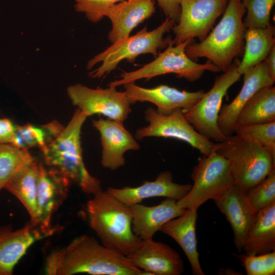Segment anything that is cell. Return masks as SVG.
I'll use <instances>...</instances> for the list:
<instances>
[{
  "label": "cell",
  "mask_w": 275,
  "mask_h": 275,
  "mask_svg": "<svg viewBox=\"0 0 275 275\" xmlns=\"http://www.w3.org/2000/svg\"><path fill=\"white\" fill-rule=\"evenodd\" d=\"M191 185L190 183L174 182L172 173L165 171L161 172L154 181L144 182L141 185L120 188L108 187L106 191L123 203L131 206L152 197H166L179 201L187 194Z\"/></svg>",
  "instance_id": "20"
},
{
  "label": "cell",
  "mask_w": 275,
  "mask_h": 275,
  "mask_svg": "<svg viewBox=\"0 0 275 275\" xmlns=\"http://www.w3.org/2000/svg\"><path fill=\"white\" fill-rule=\"evenodd\" d=\"M243 74V83L239 92L232 102L222 106L219 113L218 127L226 136L234 133L238 116L249 100L258 91L274 82L269 75L265 60Z\"/></svg>",
  "instance_id": "15"
},
{
  "label": "cell",
  "mask_w": 275,
  "mask_h": 275,
  "mask_svg": "<svg viewBox=\"0 0 275 275\" xmlns=\"http://www.w3.org/2000/svg\"><path fill=\"white\" fill-rule=\"evenodd\" d=\"M16 125L8 118L0 119V144L13 142Z\"/></svg>",
  "instance_id": "36"
},
{
  "label": "cell",
  "mask_w": 275,
  "mask_h": 275,
  "mask_svg": "<svg viewBox=\"0 0 275 275\" xmlns=\"http://www.w3.org/2000/svg\"><path fill=\"white\" fill-rule=\"evenodd\" d=\"M246 11L243 21L246 28H265L270 24V15L275 0H242Z\"/></svg>",
  "instance_id": "31"
},
{
  "label": "cell",
  "mask_w": 275,
  "mask_h": 275,
  "mask_svg": "<svg viewBox=\"0 0 275 275\" xmlns=\"http://www.w3.org/2000/svg\"><path fill=\"white\" fill-rule=\"evenodd\" d=\"M197 209H187L181 215L164 224L160 231L173 238L185 254L194 275H204L197 251L196 228Z\"/></svg>",
  "instance_id": "23"
},
{
  "label": "cell",
  "mask_w": 275,
  "mask_h": 275,
  "mask_svg": "<svg viewBox=\"0 0 275 275\" xmlns=\"http://www.w3.org/2000/svg\"><path fill=\"white\" fill-rule=\"evenodd\" d=\"M123 86L131 104L136 102H149L154 104L157 107V111L162 115L170 114L177 108L184 111L190 109L205 93L203 90L196 92L180 91L165 85L145 88L132 82Z\"/></svg>",
  "instance_id": "14"
},
{
  "label": "cell",
  "mask_w": 275,
  "mask_h": 275,
  "mask_svg": "<svg viewBox=\"0 0 275 275\" xmlns=\"http://www.w3.org/2000/svg\"><path fill=\"white\" fill-rule=\"evenodd\" d=\"M191 42L192 40H188L175 45L170 39L166 49L158 54L153 61L136 70L121 73L119 79L110 82L108 86L116 88L141 79L149 80L169 73L175 74L193 82L199 79L205 71H219V69L210 62L199 64L187 56L185 49Z\"/></svg>",
  "instance_id": "7"
},
{
  "label": "cell",
  "mask_w": 275,
  "mask_h": 275,
  "mask_svg": "<svg viewBox=\"0 0 275 275\" xmlns=\"http://www.w3.org/2000/svg\"><path fill=\"white\" fill-rule=\"evenodd\" d=\"M87 118L77 108L67 126L41 150L48 168L94 195L102 189L100 181L89 173L83 160L80 135Z\"/></svg>",
  "instance_id": "3"
},
{
  "label": "cell",
  "mask_w": 275,
  "mask_h": 275,
  "mask_svg": "<svg viewBox=\"0 0 275 275\" xmlns=\"http://www.w3.org/2000/svg\"><path fill=\"white\" fill-rule=\"evenodd\" d=\"M244 39L245 51L237 66V71L241 75L265 60L275 46L274 28L270 24L265 28H246Z\"/></svg>",
  "instance_id": "26"
},
{
  "label": "cell",
  "mask_w": 275,
  "mask_h": 275,
  "mask_svg": "<svg viewBox=\"0 0 275 275\" xmlns=\"http://www.w3.org/2000/svg\"><path fill=\"white\" fill-rule=\"evenodd\" d=\"M71 182L67 178L39 163L37 181V223L49 229L52 217L67 197Z\"/></svg>",
  "instance_id": "17"
},
{
  "label": "cell",
  "mask_w": 275,
  "mask_h": 275,
  "mask_svg": "<svg viewBox=\"0 0 275 275\" xmlns=\"http://www.w3.org/2000/svg\"><path fill=\"white\" fill-rule=\"evenodd\" d=\"M275 121V88L265 87L256 92L241 109L237 125H247Z\"/></svg>",
  "instance_id": "27"
},
{
  "label": "cell",
  "mask_w": 275,
  "mask_h": 275,
  "mask_svg": "<svg viewBox=\"0 0 275 275\" xmlns=\"http://www.w3.org/2000/svg\"><path fill=\"white\" fill-rule=\"evenodd\" d=\"M248 275L275 274V251L256 255H236Z\"/></svg>",
  "instance_id": "33"
},
{
  "label": "cell",
  "mask_w": 275,
  "mask_h": 275,
  "mask_svg": "<svg viewBox=\"0 0 275 275\" xmlns=\"http://www.w3.org/2000/svg\"><path fill=\"white\" fill-rule=\"evenodd\" d=\"M132 263L151 275H180L184 263L180 255L168 245L152 239L142 240L127 256Z\"/></svg>",
  "instance_id": "18"
},
{
  "label": "cell",
  "mask_w": 275,
  "mask_h": 275,
  "mask_svg": "<svg viewBox=\"0 0 275 275\" xmlns=\"http://www.w3.org/2000/svg\"><path fill=\"white\" fill-rule=\"evenodd\" d=\"M35 160L28 150L0 144V191L15 174Z\"/></svg>",
  "instance_id": "29"
},
{
  "label": "cell",
  "mask_w": 275,
  "mask_h": 275,
  "mask_svg": "<svg viewBox=\"0 0 275 275\" xmlns=\"http://www.w3.org/2000/svg\"><path fill=\"white\" fill-rule=\"evenodd\" d=\"M67 92L72 104L87 117L101 115L123 123L131 112V104L125 92L115 87L92 89L77 84L69 86Z\"/></svg>",
  "instance_id": "11"
},
{
  "label": "cell",
  "mask_w": 275,
  "mask_h": 275,
  "mask_svg": "<svg viewBox=\"0 0 275 275\" xmlns=\"http://www.w3.org/2000/svg\"><path fill=\"white\" fill-rule=\"evenodd\" d=\"M242 250L249 256L275 251V203L258 211Z\"/></svg>",
  "instance_id": "24"
},
{
  "label": "cell",
  "mask_w": 275,
  "mask_h": 275,
  "mask_svg": "<svg viewBox=\"0 0 275 275\" xmlns=\"http://www.w3.org/2000/svg\"><path fill=\"white\" fill-rule=\"evenodd\" d=\"M246 194L257 211L275 203V169L262 181L246 191Z\"/></svg>",
  "instance_id": "32"
},
{
  "label": "cell",
  "mask_w": 275,
  "mask_h": 275,
  "mask_svg": "<svg viewBox=\"0 0 275 275\" xmlns=\"http://www.w3.org/2000/svg\"><path fill=\"white\" fill-rule=\"evenodd\" d=\"M38 170L39 162L35 160L15 174L4 188L20 201L27 210L30 221L37 224V181Z\"/></svg>",
  "instance_id": "25"
},
{
  "label": "cell",
  "mask_w": 275,
  "mask_h": 275,
  "mask_svg": "<svg viewBox=\"0 0 275 275\" xmlns=\"http://www.w3.org/2000/svg\"><path fill=\"white\" fill-rule=\"evenodd\" d=\"M190 176L194 183L190 190L177 201L178 205L185 209H198L234 185L228 160L214 151L199 159Z\"/></svg>",
  "instance_id": "8"
},
{
  "label": "cell",
  "mask_w": 275,
  "mask_h": 275,
  "mask_svg": "<svg viewBox=\"0 0 275 275\" xmlns=\"http://www.w3.org/2000/svg\"><path fill=\"white\" fill-rule=\"evenodd\" d=\"M268 72L271 79L275 81V46L270 50L265 59Z\"/></svg>",
  "instance_id": "37"
},
{
  "label": "cell",
  "mask_w": 275,
  "mask_h": 275,
  "mask_svg": "<svg viewBox=\"0 0 275 275\" xmlns=\"http://www.w3.org/2000/svg\"><path fill=\"white\" fill-rule=\"evenodd\" d=\"M92 122L100 135L102 148L101 164L103 167L117 170L124 165L126 152L139 150L140 145L122 122L102 118L92 120Z\"/></svg>",
  "instance_id": "16"
},
{
  "label": "cell",
  "mask_w": 275,
  "mask_h": 275,
  "mask_svg": "<svg viewBox=\"0 0 275 275\" xmlns=\"http://www.w3.org/2000/svg\"><path fill=\"white\" fill-rule=\"evenodd\" d=\"M155 4L154 0H125L111 7L105 14L112 23L108 40L113 44L129 37L155 13Z\"/></svg>",
  "instance_id": "21"
},
{
  "label": "cell",
  "mask_w": 275,
  "mask_h": 275,
  "mask_svg": "<svg viewBox=\"0 0 275 275\" xmlns=\"http://www.w3.org/2000/svg\"><path fill=\"white\" fill-rule=\"evenodd\" d=\"M63 128L64 126L57 121L41 126L31 124L16 125L11 145L26 150L33 147H38L41 150L57 136Z\"/></svg>",
  "instance_id": "28"
},
{
  "label": "cell",
  "mask_w": 275,
  "mask_h": 275,
  "mask_svg": "<svg viewBox=\"0 0 275 275\" xmlns=\"http://www.w3.org/2000/svg\"><path fill=\"white\" fill-rule=\"evenodd\" d=\"M144 115L148 125L136 130L135 139L142 140L148 137L175 139L188 143L203 155L214 151L215 142L199 133L186 120L183 109L177 108L170 114L162 115L149 107Z\"/></svg>",
  "instance_id": "10"
},
{
  "label": "cell",
  "mask_w": 275,
  "mask_h": 275,
  "mask_svg": "<svg viewBox=\"0 0 275 275\" xmlns=\"http://www.w3.org/2000/svg\"><path fill=\"white\" fill-rule=\"evenodd\" d=\"M45 272L51 275H149L134 265L127 256L84 235L47 257Z\"/></svg>",
  "instance_id": "1"
},
{
  "label": "cell",
  "mask_w": 275,
  "mask_h": 275,
  "mask_svg": "<svg viewBox=\"0 0 275 275\" xmlns=\"http://www.w3.org/2000/svg\"><path fill=\"white\" fill-rule=\"evenodd\" d=\"M129 206L132 212V231L142 240L152 239L164 224L181 215L187 209L179 206L177 200L168 198L153 206L141 203Z\"/></svg>",
  "instance_id": "22"
},
{
  "label": "cell",
  "mask_w": 275,
  "mask_h": 275,
  "mask_svg": "<svg viewBox=\"0 0 275 275\" xmlns=\"http://www.w3.org/2000/svg\"><path fill=\"white\" fill-rule=\"evenodd\" d=\"M229 0H179V20L172 28L176 45L208 35L217 18L224 13Z\"/></svg>",
  "instance_id": "12"
},
{
  "label": "cell",
  "mask_w": 275,
  "mask_h": 275,
  "mask_svg": "<svg viewBox=\"0 0 275 275\" xmlns=\"http://www.w3.org/2000/svg\"><path fill=\"white\" fill-rule=\"evenodd\" d=\"M245 12L242 0H229L218 23L200 43L186 47L187 56L191 60L206 58L226 71L241 50L246 30Z\"/></svg>",
  "instance_id": "4"
},
{
  "label": "cell",
  "mask_w": 275,
  "mask_h": 275,
  "mask_svg": "<svg viewBox=\"0 0 275 275\" xmlns=\"http://www.w3.org/2000/svg\"><path fill=\"white\" fill-rule=\"evenodd\" d=\"M93 195L86 207L91 228L107 248L126 256L133 253L142 239L132 231L130 207L106 190Z\"/></svg>",
  "instance_id": "2"
},
{
  "label": "cell",
  "mask_w": 275,
  "mask_h": 275,
  "mask_svg": "<svg viewBox=\"0 0 275 275\" xmlns=\"http://www.w3.org/2000/svg\"><path fill=\"white\" fill-rule=\"evenodd\" d=\"M225 215L234 232V243L239 252L257 212L251 205L246 191L237 186L228 188L213 200Z\"/></svg>",
  "instance_id": "19"
},
{
  "label": "cell",
  "mask_w": 275,
  "mask_h": 275,
  "mask_svg": "<svg viewBox=\"0 0 275 275\" xmlns=\"http://www.w3.org/2000/svg\"><path fill=\"white\" fill-rule=\"evenodd\" d=\"M234 133L267 149L275 156V121L247 125H237Z\"/></svg>",
  "instance_id": "30"
},
{
  "label": "cell",
  "mask_w": 275,
  "mask_h": 275,
  "mask_svg": "<svg viewBox=\"0 0 275 275\" xmlns=\"http://www.w3.org/2000/svg\"><path fill=\"white\" fill-rule=\"evenodd\" d=\"M237 66L238 63L232 64L224 73L216 77L211 89L204 93L193 107L183 110L186 120L199 133L215 142H221L227 137L219 130L217 120L223 98L241 76Z\"/></svg>",
  "instance_id": "9"
},
{
  "label": "cell",
  "mask_w": 275,
  "mask_h": 275,
  "mask_svg": "<svg viewBox=\"0 0 275 275\" xmlns=\"http://www.w3.org/2000/svg\"><path fill=\"white\" fill-rule=\"evenodd\" d=\"M175 22L170 18L166 20L156 29L148 31L145 26L133 36L113 43L110 46L90 59L87 65L89 70L101 63L97 69L90 72L89 76L99 78L108 74L123 60L133 62L142 54L149 53L154 57L158 50L168 45L170 39H164V35L172 30Z\"/></svg>",
  "instance_id": "6"
},
{
  "label": "cell",
  "mask_w": 275,
  "mask_h": 275,
  "mask_svg": "<svg viewBox=\"0 0 275 275\" xmlns=\"http://www.w3.org/2000/svg\"><path fill=\"white\" fill-rule=\"evenodd\" d=\"M125 0H74L76 11L83 13L89 20L97 23L102 20L107 10Z\"/></svg>",
  "instance_id": "34"
},
{
  "label": "cell",
  "mask_w": 275,
  "mask_h": 275,
  "mask_svg": "<svg viewBox=\"0 0 275 275\" xmlns=\"http://www.w3.org/2000/svg\"><path fill=\"white\" fill-rule=\"evenodd\" d=\"M166 17L178 22L180 13L179 0H156Z\"/></svg>",
  "instance_id": "35"
},
{
  "label": "cell",
  "mask_w": 275,
  "mask_h": 275,
  "mask_svg": "<svg viewBox=\"0 0 275 275\" xmlns=\"http://www.w3.org/2000/svg\"><path fill=\"white\" fill-rule=\"evenodd\" d=\"M214 151L228 160L234 185L245 191L275 169V156L260 145L237 134L215 142Z\"/></svg>",
  "instance_id": "5"
},
{
  "label": "cell",
  "mask_w": 275,
  "mask_h": 275,
  "mask_svg": "<svg viewBox=\"0 0 275 275\" xmlns=\"http://www.w3.org/2000/svg\"><path fill=\"white\" fill-rule=\"evenodd\" d=\"M61 227L43 229L30 221L21 228L13 230L11 225L0 226V275H11L15 266L36 242L51 236Z\"/></svg>",
  "instance_id": "13"
}]
</instances>
